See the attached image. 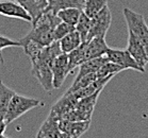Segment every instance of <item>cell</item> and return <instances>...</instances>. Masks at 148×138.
<instances>
[{
  "mask_svg": "<svg viewBox=\"0 0 148 138\" xmlns=\"http://www.w3.org/2000/svg\"><path fill=\"white\" fill-rule=\"evenodd\" d=\"M63 53L59 41H53L47 47H44L40 56L31 63V74L36 77L40 84L46 91L51 92L53 88L52 84V62L59 54Z\"/></svg>",
  "mask_w": 148,
  "mask_h": 138,
  "instance_id": "6da1fadb",
  "label": "cell"
},
{
  "mask_svg": "<svg viewBox=\"0 0 148 138\" xmlns=\"http://www.w3.org/2000/svg\"><path fill=\"white\" fill-rule=\"evenodd\" d=\"M42 105H44V102L38 99L25 97L21 94H15L13 98L11 99L10 104L8 106L7 113L4 115V119L9 124L14 120L21 117L26 113H28L29 111L38 107V106H42Z\"/></svg>",
  "mask_w": 148,
  "mask_h": 138,
  "instance_id": "7a4b0ae2",
  "label": "cell"
},
{
  "mask_svg": "<svg viewBox=\"0 0 148 138\" xmlns=\"http://www.w3.org/2000/svg\"><path fill=\"white\" fill-rule=\"evenodd\" d=\"M123 14L125 20L127 22L128 31L131 32L143 45L148 57V26L145 21L144 16L142 14L130 10L129 7H124Z\"/></svg>",
  "mask_w": 148,
  "mask_h": 138,
  "instance_id": "3957f363",
  "label": "cell"
},
{
  "mask_svg": "<svg viewBox=\"0 0 148 138\" xmlns=\"http://www.w3.org/2000/svg\"><path fill=\"white\" fill-rule=\"evenodd\" d=\"M104 55L109 61L121 66L124 70L132 69V70H136L138 72H142V73L145 72V68L142 67L141 65L135 61L127 49H125V50H123V49H112V48L109 47L108 51L106 52Z\"/></svg>",
  "mask_w": 148,
  "mask_h": 138,
  "instance_id": "277c9868",
  "label": "cell"
},
{
  "mask_svg": "<svg viewBox=\"0 0 148 138\" xmlns=\"http://www.w3.org/2000/svg\"><path fill=\"white\" fill-rule=\"evenodd\" d=\"M112 14L111 11L107 5L100 12H98L95 16L91 18V27L88 31V35L86 41H90L95 36H103L106 37L109 28L111 26Z\"/></svg>",
  "mask_w": 148,
  "mask_h": 138,
  "instance_id": "5b68a950",
  "label": "cell"
},
{
  "mask_svg": "<svg viewBox=\"0 0 148 138\" xmlns=\"http://www.w3.org/2000/svg\"><path fill=\"white\" fill-rule=\"evenodd\" d=\"M53 30L54 28L51 27L50 24H43V22H35L32 26V30L25 35L24 38L32 39L36 41L44 47H47L54 41L53 39Z\"/></svg>",
  "mask_w": 148,
  "mask_h": 138,
  "instance_id": "8992f818",
  "label": "cell"
},
{
  "mask_svg": "<svg viewBox=\"0 0 148 138\" xmlns=\"http://www.w3.org/2000/svg\"><path fill=\"white\" fill-rule=\"evenodd\" d=\"M52 70V84L53 88H60L65 79L71 73L69 66H68V55L66 53L59 54L52 62L51 66Z\"/></svg>",
  "mask_w": 148,
  "mask_h": 138,
  "instance_id": "52a82bcc",
  "label": "cell"
},
{
  "mask_svg": "<svg viewBox=\"0 0 148 138\" xmlns=\"http://www.w3.org/2000/svg\"><path fill=\"white\" fill-rule=\"evenodd\" d=\"M0 15L9 18L20 19L27 22H32L30 14L19 3L13 0H0Z\"/></svg>",
  "mask_w": 148,
  "mask_h": 138,
  "instance_id": "ba28073f",
  "label": "cell"
},
{
  "mask_svg": "<svg viewBox=\"0 0 148 138\" xmlns=\"http://www.w3.org/2000/svg\"><path fill=\"white\" fill-rule=\"evenodd\" d=\"M90 125H91V120H85V121H69L65 119L59 120L60 131L66 133L71 138H80L88 131Z\"/></svg>",
  "mask_w": 148,
  "mask_h": 138,
  "instance_id": "9c48e42d",
  "label": "cell"
},
{
  "mask_svg": "<svg viewBox=\"0 0 148 138\" xmlns=\"http://www.w3.org/2000/svg\"><path fill=\"white\" fill-rule=\"evenodd\" d=\"M109 46L106 43V37L95 36L85 41V61L102 56L108 51Z\"/></svg>",
  "mask_w": 148,
  "mask_h": 138,
  "instance_id": "30bf717a",
  "label": "cell"
},
{
  "mask_svg": "<svg viewBox=\"0 0 148 138\" xmlns=\"http://www.w3.org/2000/svg\"><path fill=\"white\" fill-rule=\"evenodd\" d=\"M78 101L79 100L73 94H64L63 97L58 102H56L53 106L51 107L50 114L53 115L54 117H57L60 120L66 113H68L75 107V105L77 104Z\"/></svg>",
  "mask_w": 148,
  "mask_h": 138,
  "instance_id": "8fae6325",
  "label": "cell"
},
{
  "mask_svg": "<svg viewBox=\"0 0 148 138\" xmlns=\"http://www.w3.org/2000/svg\"><path fill=\"white\" fill-rule=\"evenodd\" d=\"M127 50L132 55V57L142 67L145 68V65L148 63V57L146 55L145 49L143 45L140 43L138 38L128 31V46H127Z\"/></svg>",
  "mask_w": 148,
  "mask_h": 138,
  "instance_id": "7c38bea8",
  "label": "cell"
},
{
  "mask_svg": "<svg viewBox=\"0 0 148 138\" xmlns=\"http://www.w3.org/2000/svg\"><path fill=\"white\" fill-rule=\"evenodd\" d=\"M13 1H16L17 3H19L30 14L32 18L31 24H33L36 21V19L47 9L48 5V0H13Z\"/></svg>",
  "mask_w": 148,
  "mask_h": 138,
  "instance_id": "4fadbf2b",
  "label": "cell"
},
{
  "mask_svg": "<svg viewBox=\"0 0 148 138\" xmlns=\"http://www.w3.org/2000/svg\"><path fill=\"white\" fill-rule=\"evenodd\" d=\"M61 131L59 128V119L49 114L38 130L36 138H58Z\"/></svg>",
  "mask_w": 148,
  "mask_h": 138,
  "instance_id": "5bb4252c",
  "label": "cell"
},
{
  "mask_svg": "<svg viewBox=\"0 0 148 138\" xmlns=\"http://www.w3.org/2000/svg\"><path fill=\"white\" fill-rule=\"evenodd\" d=\"M108 61V58L106 57V55H102V56L96 57V58H92V60H88L84 63L79 66V72L75 77V81L79 80L81 77H83L88 73H93V72H97L99 70V68L102 66V65Z\"/></svg>",
  "mask_w": 148,
  "mask_h": 138,
  "instance_id": "9a60e30c",
  "label": "cell"
},
{
  "mask_svg": "<svg viewBox=\"0 0 148 138\" xmlns=\"http://www.w3.org/2000/svg\"><path fill=\"white\" fill-rule=\"evenodd\" d=\"M82 43H83L82 38H81L80 34L78 33V31L76 29L74 31H71V33H68L67 35H65L62 39L59 41L61 50H62L63 53H66V54H68L69 52L75 50Z\"/></svg>",
  "mask_w": 148,
  "mask_h": 138,
  "instance_id": "2e32d148",
  "label": "cell"
},
{
  "mask_svg": "<svg viewBox=\"0 0 148 138\" xmlns=\"http://www.w3.org/2000/svg\"><path fill=\"white\" fill-rule=\"evenodd\" d=\"M20 47L24 49V52L26 55L29 56L30 62H34L37 57L40 56V54L42 53V51L44 49V46H42L40 44L36 43V41H32V39H27V38H20L19 39Z\"/></svg>",
  "mask_w": 148,
  "mask_h": 138,
  "instance_id": "e0dca14e",
  "label": "cell"
},
{
  "mask_svg": "<svg viewBox=\"0 0 148 138\" xmlns=\"http://www.w3.org/2000/svg\"><path fill=\"white\" fill-rule=\"evenodd\" d=\"M68 55V66H69V70L71 72L77 67H79L82 63L85 62V41L75 50L67 54Z\"/></svg>",
  "mask_w": 148,
  "mask_h": 138,
  "instance_id": "ac0fdd59",
  "label": "cell"
},
{
  "mask_svg": "<svg viewBox=\"0 0 148 138\" xmlns=\"http://www.w3.org/2000/svg\"><path fill=\"white\" fill-rule=\"evenodd\" d=\"M68 7H78L82 9L83 2L81 0H48L47 9L58 13L59 11L68 9Z\"/></svg>",
  "mask_w": 148,
  "mask_h": 138,
  "instance_id": "d6986e66",
  "label": "cell"
},
{
  "mask_svg": "<svg viewBox=\"0 0 148 138\" xmlns=\"http://www.w3.org/2000/svg\"><path fill=\"white\" fill-rule=\"evenodd\" d=\"M82 13V9L78 7H68L58 12V16L61 19V21H64L66 24H69L71 26H76L80 18V15Z\"/></svg>",
  "mask_w": 148,
  "mask_h": 138,
  "instance_id": "ffe728a7",
  "label": "cell"
},
{
  "mask_svg": "<svg viewBox=\"0 0 148 138\" xmlns=\"http://www.w3.org/2000/svg\"><path fill=\"white\" fill-rule=\"evenodd\" d=\"M16 92L13 89L8 87L7 85L3 84V82L0 81V115H2V116L5 115L11 99L13 98Z\"/></svg>",
  "mask_w": 148,
  "mask_h": 138,
  "instance_id": "44dd1931",
  "label": "cell"
},
{
  "mask_svg": "<svg viewBox=\"0 0 148 138\" xmlns=\"http://www.w3.org/2000/svg\"><path fill=\"white\" fill-rule=\"evenodd\" d=\"M107 5H108V0H85L83 2L82 11L90 18H92Z\"/></svg>",
  "mask_w": 148,
  "mask_h": 138,
  "instance_id": "7402d4cb",
  "label": "cell"
},
{
  "mask_svg": "<svg viewBox=\"0 0 148 138\" xmlns=\"http://www.w3.org/2000/svg\"><path fill=\"white\" fill-rule=\"evenodd\" d=\"M90 27H91V18L82 11L79 20H78L77 24L75 26V29L78 31V33L80 34L82 41H86L88 31H90Z\"/></svg>",
  "mask_w": 148,
  "mask_h": 138,
  "instance_id": "603a6c76",
  "label": "cell"
},
{
  "mask_svg": "<svg viewBox=\"0 0 148 138\" xmlns=\"http://www.w3.org/2000/svg\"><path fill=\"white\" fill-rule=\"evenodd\" d=\"M124 69L121 66H118V65L114 64V63H112V62H110L108 60L99 68V70L96 73H97L98 79H101V77H108V75H115V74H117L118 72H121Z\"/></svg>",
  "mask_w": 148,
  "mask_h": 138,
  "instance_id": "cb8c5ba5",
  "label": "cell"
},
{
  "mask_svg": "<svg viewBox=\"0 0 148 138\" xmlns=\"http://www.w3.org/2000/svg\"><path fill=\"white\" fill-rule=\"evenodd\" d=\"M75 30V26H71L69 24H66L64 21H61L53 30V39L54 41H59L62 39L65 35L71 33V31Z\"/></svg>",
  "mask_w": 148,
  "mask_h": 138,
  "instance_id": "d4e9b609",
  "label": "cell"
},
{
  "mask_svg": "<svg viewBox=\"0 0 148 138\" xmlns=\"http://www.w3.org/2000/svg\"><path fill=\"white\" fill-rule=\"evenodd\" d=\"M10 47H20L19 41H13L9 37L3 36V35H0V63L3 65L4 64V58L2 55V50L5 48Z\"/></svg>",
  "mask_w": 148,
  "mask_h": 138,
  "instance_id": "484cf974",
  "label": "cell"
},
{
  "mask_svg": "<svg viewBox=\"0 0 148 138\" xmlns=\"http://www.w3.org/2000/svg\"><path fill=\"white\" fill-rule=\"evenodd\" d=\"M8 123L4 119V116L0 115V135H4V132L7 130Z\"/></svg>",
  "mask_w": 148,
  "mask_h": 138,
  "instance_id": "4316f807",
  "label": "cell"
},
{
  "mask_svg": "<svg viewBox=\"0 0 148 138\" xmlns=\"http://www.w3.org/2000/svg\"><path fill=\"white\" fill-rule=\"evenodd\" d=\"M58 138H71L69 135H67L66 133H63V132H61L60 135H59V137Z\"/></svg>",
  "mask_w": 148,
  "mask_h": 138,
  "instance_id": "83f0119b",
  "label": "cell"
},
{
  "mask_svg": "<svg viewBox=\"0 0 148 138\" xmlns=\"http://www.w3.org/2000/svg\"><path fill=\"white\" fill-rule=\"evenodd\" d=\"M0 138H10V137H8V136H4V135H0Z\"/></svg>",
  "mask_w": 148,
  "mask_h": 138,
  "instance_id": "f1b7e54d",
  "label": "cell"
},
{
  "mask_svg": "<svg viewBox=\"0 0 148 138\" xmlns=\"http://www.w3.org/2000/svg\"><path fill=\"white\" fill-rule=\"evenodd\" d=\"M81 1H82V2H84V1H85V0H81Z\"/></svg>",
  "mask_w": 148,
  "mask_h": 138,
  "instance_id": "f546056e",
  "label": "cell"
}]
</instances>
